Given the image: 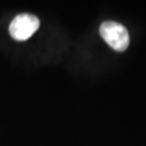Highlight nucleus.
<instances>
[{
    "instance_id": "obj_1",
    "label": "nucleus",
    "mask_w": 146,
    "mask_h": 146,
    "mask_svg": "<svg viewBox=\"0 0 146 146\" xmlns=\"http://www.w3.org/2000/svg\"><path fill=\"white\" fill-rule=\"evenodd\" d=\"M100 34L106 43L116 51H125L129 47L130 39L128 31L123 25L117 22L106 21L100 27Z\"/></svg>"
},
{
    "instance_id": "obj_2",
    "label": "nucleus",
    "mask_w": 146,
    "mask_h": 146,
    "mask_svg": "<svg viewBox=\"0 0 146 146\" xmlns=\"http://www.w3.org/2000/svg\"><path fill=\"white\" fill-rule=\"evenodd\" d=\"M40 26V21L36 15L29 13H21L16 15L9 26L10 36L17 41L29 39Z\"/></svg>"
}]
</instances>
